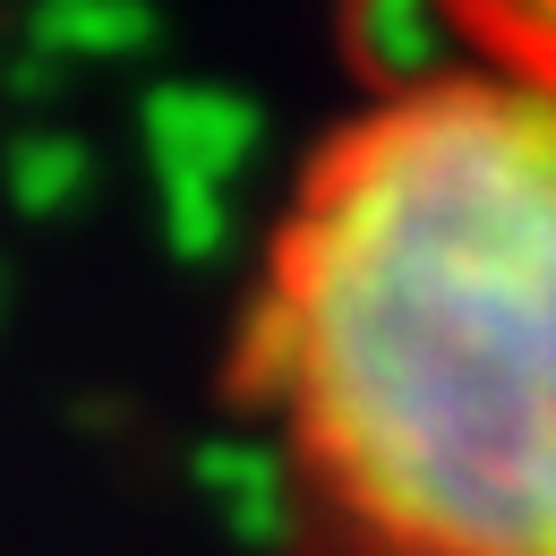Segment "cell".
<instances>
[{"mask_svg":"<svg viewBox=\"0 0 556 556\" xmlns=\"http://www.w3.org/2000/svg\"><path fill=\"white\" fill-rule=\"evenodd\" d=\"M223 403L282 556H556V86L445 61L308 154Z\"/></svg>","mask_w":556,"mask_h":556,"instance_id":"obj_1","label":"cell"},{"mask_svg":"<svg viewBox=\"0 0 556 556\" xmlns=\"http://www.w3.org/2000/svg\"><path fill=\"white\" fill-rule=\"evenodd\" d=\"M9 180H17L26 214H52V206L77 189V180H86V154H77L70 138H26L17 154H9Z\"/></svg>","mask_w":556,"mask_h":556,"instance_id":"obj_3","label":"cell"},{"mask_svg":"<svg viewBox=\"0 0 556 556\" xmlns=\"http://www.w3.org/2000/svg\"><path fill=\"white\" fill-rule=\"evenodd\" d=\"M146 138L163 180H189V189H223L249 146H257V112L231 94V86H163L146 103Z\"/></svg>","mask_w":556,"mask_h":556,"instance_id":"obj_2","label":"cell"},{"mask_svg":"<svg viewBox=\"0 0 556 556\" xmlns=\"http://www.w3.org/2000/svg\"><path fill=\"white\" fill-rule=\"evenodd\" d=\"M35 35H43V43H146V35H154V26H146V17H94V26H86V17H43V26H35Z\"/></svg>","mask_w":556,"mask_h":556,"instance_id":"obj_5","label":"cell"},{"mask_svg":"<svg viewBox=\"0 0 556 556\" xmlns=\"http://www.w3.org/2000/svg\"><path fill=\"white\" fill-rule=\"evenodd\" d=\"M163 189H172V240H180V257L223 249V189H189V180H163Z\"/></svg>","mask_w":556,"mask_h":556,"instance_id":"obj_4","label":"cell"}]
</instances>
